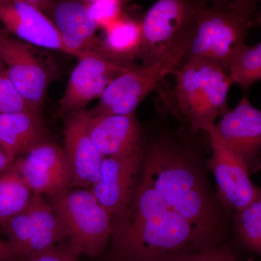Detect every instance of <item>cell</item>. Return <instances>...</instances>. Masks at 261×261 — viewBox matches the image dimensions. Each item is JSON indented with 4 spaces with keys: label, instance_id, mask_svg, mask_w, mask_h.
<instances>
[{
    "label": "cell",
    "instance_id": "83f0119b",
    "mask_svg": "<svg viewBox=\"0 0 261 261\" xmlns=\"http://www.w3.org/2000/svg\"><path fill=\"white\" fill-rule=\"evenodd\" d=\"M201 261H238L234 255L223 248L205 249L201 250Z\"/></svg>",
    "mask_w": 261,
    "mask_h": 261
},
{
    "label": "cell",
    "instance_id": "44dd1931",
    "mask_svg": "<svg viewBox=\"0 0 261 261\" xmlns=\"http://www.w3.org/2000/svg\"><path fill=\"white\" fill-rule=\"evenodd\" d=\"M32 195L14 160L0 173V225L25 211Z\"/></svg>",
    "mask_w": 261,
    "mask_h": 261
},
{
    "label": "cell",
    "instance_id": "d6a6232c",
    "mask_svg": "<svg viewBox=\"0 0 261 261\" xmlns=\"http://www.w3.org/2000/svg\"><path fill=\"white\" fill-rule=\"evenodd\" d=\"M22 1L27 2L29 4L34 5L40 10H46L56 0H22Z\"/></svg>",
    "mask_w": 261,
    "mask_h": 261
},
{
    "label": "cell",
    "instance_id": "9a60e30c",
    "mask_svg": "<svg viewBox=\"0 0 261 261\" xmlns=\"http://www.w3.org/2000/svg\"><path fill=\"white\" fill-rule=\"evenodd\" d=\"M0 20L7 30L22 40L75 56L63 42L50 18L34 5L22 0H0Z\"/></svg>",
    "mask_w": 261,
    "mask_h": 261
},
{
    "label": "cell",
    "instance_id": "6da1fadb",
    "mask_svg": "<svg viewBox=\"0 0 261 261\" xmlns=\"http://www.w3.org/2000/svg\"><path fill=\"white\" fill-rule=\"evenodd\" d=\"M116 217L111 238L118 261H171L205 243L141 176L129 205Z\"/></svg>",
    "mask_w": 261,
    "mask_h": 261
},
{
    "label": "cell",
    "instance_id": "484cf974",
    "mask_svg": "<svg viewBox=\"0 0 261 261\" xmlns=\"http://www.w3.org/2000/svg\"><path fill=\"white\" fill-rule=\"evenodd\" d=\"M123 0H97L86 5L98 29L108 28L121 18Z\"/></svg>",
    "mask_w": 261,
    "mask_h": 261
},
{
    "label": "cell",
    "instance_id": "ac0fdd59",
    "mask_svg": "<svg viewBox=\"0 0 261 261\" xmlns=\"http://www.w3.org/2000/svg\"><path fill=\"white\" fill-rule=\"evenodd\" d=\"M25 211L30 219L31 230L24 259L54 250L68 240V230L44 196L33 193Z\"/></svg>",
    "mask_w": 261,
    "mask_h": 261
},
{
    "label": "cell",
    "instance_id": "d6986e66",
    "mask_svg": "<svg viewBox=\"0 0 261 261\" xmlns=\"http://www.w3.org/2000/svg\"><path fill=\"white\" fill-rule=\"evenodd\" d=\"M47 135L39 113L27 111L0 115V147L13 161L48 142Z\"/></svg>",
    "mask_w": 261,
    "mask_h": 261
},
{
    "label": "cell",
    "instance_id": "4dcf8cb0",
    "mask_svg": "<svg viewBox=\"0 0 261 261\" xmlns=\"http://www.w3.org/2000/svg\"><path fill=\"white\" fill-rule=\"evenodd\" d=\"M171 261H201L200 252H189L178 254Z\"/></svg>",
    "mask_w": 261,
    "mask_h": 261
},
{
    "label": "cell",
    "instance_id": "f1b7e54d",
    "mask_svg": "<svg viewBox=\"0 0 261 261\" xmlns=\"http://www.w3.org/2000/svg\"><path fill=\"white\" fill-rule=\"evenodd\" d=\"M231 8L245 14L255 15L257 0H231Z\"/></svg>",
    "mask_w": 261,
    "mask_h": 261
},
{
    "label": "cell",
    "instance_id": "d4e9b609",
    "mask_svg": "<svg viewBox=\"0 0 261 261\" xmlns=\"http://www.w3.org/2000/svg\"><path fill=\"white\" fill-rule=\"evenodd\" d=\"M27 111L39 113L19 93L7 74L5 65H2L0 66V115Z\"/></svg>",
    "mask_w": 261,
    "mask_h": 261
},
{
    "label": "cell",
    "instance_id": "5b68a950",
    "mask_svg": "<svg viewBox=\"0 0 261 261\" xmlns=\"http://www.w3.org/2000/svg\"><path fill=\"white\" fill-rule=\"evenodd\" d=\"M68 232L66 248L75 256H98L112 236L111 216L89 189L73 187L48 197Z\"/></svg>",
    "mask_w": 261,
    "mask_h": 261
},
{
    "label": "cell",
    "instance_id": "ffe728a7",
    "mask_svg": "<svg viewBox=\"0 0 261 261\" xmlns=\"http://www.w3.org/2000/svg\"><path fill=\"white\" fill-rule=\"evenodd\" d=\"M104 38L99 40V51L111 61L128 64L138 58L142 44V31L140 20L122 15L112 25L104 29Z\"/></svg>",
    "mask_w": 261,
    "mask_h": 261
},
{
    "label": "cell",
    "instance_id": "30bf717a",
    "mask_svg": "<svg viewBox=\"0 0 261 261\" xmlns=\"http://www.w3.org/2000/svg\"><path fill=\"white\" fill-rule=\"evenodd\" d=\"M145 153L139 151L125 157L104 158L99 179L89 190L111 216L126 210L140 179Z\"/></svg>",
    "mask_w": 261,
    "mask_h": 261
},
{
    "label": "cell",
    "instance_id": "e0dca14e",
    "mask_svg": "<svg viewBox=\"0 0 261 261\" xmlns=\"http://www.w3.org/2000/svg\"><path fill=\"white\" fill-rule=\"evenodd\" d=\"M91 140L104 158L125 157L142 150L136 113L91 116L87 121Z\"/></svg>",
    "mask_w": 261,
    "mask_h": 261
},
{
    "label": "cell",
    "instance_id": "603a6c76",
    "mask_svg": "<svg viewBox=\"0 0 261 261\" xmlns=\"http://www.w3.org/2000/svg\"><path fill=\"white\" fill-rule=\"evenodd\" d=\"M237 226L243 243L252 251H261V197L237 212Z\"/></svg>",
    "mask_w": 261,
    "mask_h": 261
},
{
    "label": "cell",
    "instance_id": "8fae6325",
    "mask_svg": "<svg viewBox=\"0 0 261 261\" xmlns=\"http://www.w3.org/2000/svg\"><path fill=\"white\" fill-rule=\"evenodd\" d=\"M15 161L33 193L51 197L73 187L64 150L54 142L36 146Z\"/></svg>",
    "mask_w": 261,
    "mask_h": 261
},
{
    "label": "cell",
    "instance_id": "ba28073f",
    "mask_svg": "<svg viewBox=\"0 0 261 261\" xmlns=\"http://www.w3.org/2000/svg\"><path fill=\"white\" fill-rule=\"evenodd\" d=\"M0 55L12 83L25 100L40 113L49 80L45 65L32 47L10 37L1 29Z\"/></svg>",
    "mask_w": 261,
    "mask_h": 261
},
{
    "label": "cell",
    "instance_id": "7a4b0ae2",
    "mask_svg": "<svg viewBox=\"0 0 261 261\" xmlns=\"http://www.w3.org/2000/svg\"><path fill=\"white\" fill-rule=\"evenodd\" d=\"M140 176L205 243L212 238L216 209L195 169L177 151L165 142L154 144L145 155Z\"/></svg>",
    "mask_w": 261,
    "mask_h": 261
},
{
    "label": "cell",
    "instance_id": "9c48e42d",
    "mask_svg": "<svg viewBox=\"0 0 261 261\" xmlns=\"http://www.w3.org/2000/svg\"><path fill=\"white\" fill-rule=\"evenodd\" d=\"M135 68L133 65L111 61L98 53L80 58L60 101L58 113L65 114L84 110L92 99L100 97L117 75Z\"/></svg>",
    "mask_w": 261,
    "mask_h": 261
},
{
    "label": "cell",
    "instance_id": "1f68e13d",
    "mask_svg": "<svg viewBox=\"0 0 261 261\" xmlns=\"http://www.w3.org/2000/svg\"><path fill=\"white\" fill-rule=\"evenodd\" d=\"M214 8L227 9L231 8V0H200Z\"/></svg>",
    "mask_w": 261,
    "mask_h": 261
},
{
    "label": "cell",
    "instance_id": "5bb4252c",
    "mask_svg": "<svg viewBox=\"0 0 261 261\" xmlns=\"http://www.w3.org/2000/svg\"><path fill=\"white\" fill-rule=\"evenodd\" d=\"M64 128L65 157L73 187L90 189L99 179L104 157L89 137L85 110L70 113Z\"/></svg>",
    "mask_w": 261,
    "mask_h": 261
},
{
    "label": "cell",
    "instance_id": "8992f818",
    "mask_svg": "<svg viewBox=\"0 0 261 261\" xmlns=\"http://www.w3.org/2000/svg\"><path fill=\"white\" fill-rule=\"evenodd\" d=\"M190 36L155 63L117 75L105 89L97 106L88 111L89 114L97 116L135 113L146 97L160 87L165 77L172 74L182 64Z\"/></svg>",
    "mask_w": 261,
    "mask_h": 261
},
{
    "label": "cell",
    "instance_id": "cb8c5ba5",
    "mask_svg": "<svg viewBox=\"0 0 261 261\" xmlns=\"http://www.w3.org/2000/svg\"><path fill=\"white\" fill-rule=\"evenodd\" d=\"M1 226L8 237L7 242L14 250L18 259L25 258L31 230L30 219L27 211L15 215Z\"/></svg>",
    "mask_w": 261,
    "mask_h": 261
},
{
    "label": "cell",
    "instance_id": "2e32d148",
    "mask_svg": "<svg viewBox=\"0 0 261 261\" xmlns=\"http://www.w3.org/2000/svg\"><path fill=\"white\" fill-rule=\"evenodd\" d=\"M46 10L63 42L75 57L80 59L92 53H99L98 27L87 5L75 0H56Z\"/></svg>",
    "mask_w": 261,
    "mask_h": 261
},
{
    "label": "cell",
    "instance_id": "836d02e7",
    "mask_svg": "<svg viewBox=\"0 0 261 261\" xmlns=\"http://www.w3.org/2000/svg\"><path fill=\"white\" fill-rule=\"evenodd\" d=\"M13 161V160L10 159L9 156L5 153L3 149L0 147V173L4 171L5 168L8 167Z\"/></svg>",
    "mask_w": 261,
    "mask_h": 261
},
{
    "label": "cell",
    "instance_id": "3957f363",
    "mask_svg": "<svg viewBox=\"0 0 261 261\" xmlns=\"http://www.w3.org/2000/svg\"><path fill=\"white\" fill-rule=\"evenodd\" d=\"M175 84L163 102L171 113L195 130L207 133L227 111L231 87L227 73L212 62L192 60L173 72Z\"/></svg>",
    "mask_w": 261,
    "mask_h": 261
},
{
    "label": "cell",
    "instance_id": "277c9868",
    "mask_svg": "<svg viewBox=\"0 0 261 261\" xmlns=\"http://www.w3.org/2000/svg\"><path fill=\"white\" fill-rule=\"evenodd\" d=\"M254 16L233 9L214 8L201 2L183 62H212L227 73L238 51L254 23Z\"/></svg>",
    "mask_w": 261,
    "mask_h": 261
},
{
    "label": "cell",
    "instance_id": "52a82bcc",
    "mask_svg": "<svg viewBox=\"0 0 261 261\" xmlns=\"http://www.w3.org/2000/svg\"><path fill=\"white\" fill-rule=\"evenodd\" d=\"M201 2L158 0L149 8L140 20L142 65L155 63L191 35Z\"/></svg>",
    "mask_w": 261,
    "mask_h": 261
},
{
    "label": "cell",
    "instance_id": "e575fe53",
    "mask_svg": "<svg viewBox=\"0 0 261 261\" xmlns=\"http://www.w3.org/2000/svg\"><path fill=\"white\" fill-rule=\"evenodd\" d=\"M76 261H79L78 260H77Z\"/></svg>",
    "mask_w": 261,
    "mask_h": 261
},
{
    "label": "cell",
    "instance_id": "4fadbf2b",
    "mask_svg": "<svg viewBox=\"0 0 261 261\" xmlns=\"http://www.w3.org/2000/svg\"><path fill=\"white\" fill-rule=\"evenodd\" d=\"M208 161L214 173L221 202L236 212L261 197L260 190L252 183L249 168L243 158L215 141Z\"/></svg>",
    "mask_w": 261,
    "mask_h": 261
},
{
    "label": "cell",
    "instance_id": "4316f807",
    "mask_svg": "<svg viewBox=\"0 0 261 261\" xmlns=\"http://www.w3.org/2000/svg\"><path fill=\"white\" fill-rule=\"evenodd\" d=\"M77 257L71 253L66 247H59L49 251L39 254L28 259H19L15 261H76Z\"/></svg>",
    "mask_w": 261,
    "mask_h": 261
},
{
    "label": "cell",
    "instance_id": "7402d4cb",
    "mask_svg": "<svg viewBox=\"0 0 261 261\" xmlns=\"http://www.w3.org/2000/svg\"><path fill=\"white\" fill-rule=\"evenodd\" d=\"M229 83L247 89L261 80V43L245 44L233 56L227 70Z\"/></svg>",
    "mask_w": 261,
    "mask_h": 261
},
{
    "label": "cell",
    "instance_id": "7c38bea8",
    "mask_svg": "<svg viewBox=\"0 0 261 261\" xmlns=\"http://www.w3.org/2000/svg\"><path fill=\"white\" fill-rule=\"evenodd\" d=\"M207 134L211 140L243 158L250 170L261 147L260 111L243 97L236 108L221 116V121Z\"/></svg>",
    "mask_w": 261,
    "mask_h": 261
},
{
    "label": "cell",
    "instance_id": "f546056e",
    "mask_svg": "<svg viewBox=\"0 0 261 261\" xmlns=\"http://www.w3.org/2000/svg\"><path fill=\"white\" fill-rule=\"evenodd\" d=\"M18 257L9 243L0 240V261H15Z\"/></svg>",
    "mask_w": 261,
    "mask_h": 261
}]
</instances>
